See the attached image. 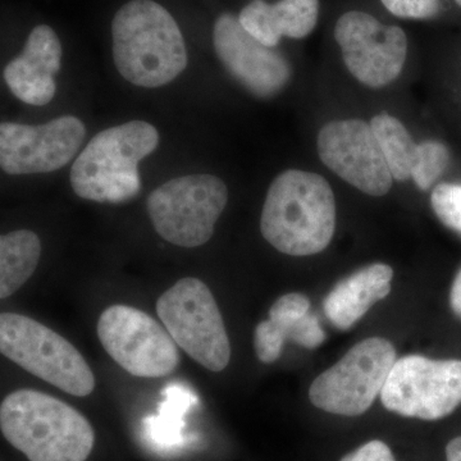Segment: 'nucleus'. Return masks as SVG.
Wrapping results in <instances>:
<instances>
[{
	"label": "nucleus",
	"mask_w": 461,
	"mask_h": 461,
	"mask_svg": "<svg viewBox=\"0 0 461 461\" xmlns=\"http://www.w3.org/2000/svg\"><path fill=\"white\" fill-rule=\"evenodd\" d=\"M98 336L109 357L135 377H166L180 364L177 344L166 327L133 306L105 309L98 321Z\"/></svg>",
	"instance_id": "1a4fd4ad"
},
{
	"label": "nucleus",
	"mask_w": 461,
	"mask_h": 461,
	"mask_svg": "<svg viewBox=\"0 0 461 461\" xmlns=\"http://www.w3.org/2000/svg\"><path fill=\"white\" fill-rule=\"evenodd\" d=\"M450 304L454 313L461 318V268L457 272L450 291Z\"/></svg>",
	"instance_id": "a878e982"
},
{
	"label": "nucleus",
	"mask_w": 461,
	"mask_h": 461,
	"mask_svg": "<svg viewBox=\"0 0 461 461\" xmlns=\"http://www.w3.org/2000/svg\"><path fill=\"white\" fill-rule=\"evenodd\" d=\"M371 127L393 180L406 181L411 178L418 145L405 126L397 118L384 113L373 117Z\"/></svg>",
	"instance_id": "6ab92c4d"
},
{
	"label": "nucleus",
	"mask_w": 461,
	"mask_h": 461,
	"mask_svg": "<svg viewBox=\"0 0 461 461\" xmlns=\"http://www.w3.org/2000/svg\"><path fill=\"white\" fill-rule=\"evenodd\" d=\"M335 230V195L321 176L290 169L272 182L260 230L273 248L287 256H314L329 247Z\"/></svg>",
	"instance_id": "f257e3e1"
},
{
	"label": "nucleus",
	"mask_w": 461,
	"mask_h": 461,
	"mask_svg": "<svg viewBox=\"0 0 461 461\" xmlns=\"http://www.w3.org/2000/svg\"><path fill=\"white\" fill-rule=\"evenodd\" d=\"M320 0H278L275 5L253 0L240 12L239 21L267 47H277L284 36L306 38L317 26Z\"/></svg>",
	"instance_id": "dca6fc26"
},
{
	"label": "nucleus",
	"mask_w": 461,
	"mask_h": 461,
	"mask_svg": "<svg viewBox=\"0 0 461 461\" xmlns=\"http://www.w3.org/2000/svg\"><path fill=\"white\" fill-rule=\"evenodd\" d=\"M229 202L221 178L206 173L166 182L148 198V213L158 235L176 247L198 248L213 236Z\"/></svg>",
	"instance_id": "423d86ee"
},
{
	"label": "nucleus",
	"mask_w": 461,
	"mask_h": 461,
	"mask_svg": "<svg viewBox=\"0 0 461 461\" xmlns=\"http://www.w3.org/2000/svg\"><path fill=\"white\" fill-rule=\"evenodd\" d=\"M311 312V300L304 294L293 293L281 296L269 311V327L282 341H288L294 326Z\"/></svg>",
	"instance_id": "412c9836"
},
{
	"label": "nucleus",
	"mask_w": 461,
	"mask_h": 461,
	"mask_svg": "<svg viewBox=\"0 0 461 461\" xmlns=\"http://www.w3.org/2000/svg\"><path fill=\"white\" fill-rule=\"evenodd\" d=\"M159 144L153 124L131 121L111 127L91 139L69 173L78 198L120 203L135 198L141 190L139 163Z\"/></svg>",
	"instance_id": "20e7f679"
},
{
	"label": "nucleus",
	"mask_w": 461,
	"mask_h": 461,
	"mask_svg": "<svg viewBox=\"0 0 461 461\" xmlns=\"http://www.w3.org/2000/svg\"><path fill=\"white\" fill-rule=\"evenodd\" d=\"M455 2H456V3H457V5H460V7H461V0H455Z\"/></svg>",
	"instance_id": "cd10ccee"
},
{
	"label": "nucleus",
	"mask_w": 461,
	"mask_h": 461,
	"mask_svg": "<svg viewBox=\"0 0 461 461\" xmlns=\"http://www.w3.org/2000/svg\"><path fill=\"white\" fill-rule=\"evenodd\" d=\"M213 45L224 68L259 98L275 95L290 80L286 58L250 35L233 14H221L215 21Z\"/></svg>",
	"instance_id": "4468645a"
},
{
	"label": "nucleus",
	"mask_w": 461,
	"mask_h": 461,
	"mask_svg": "<svg viewBox=\"0 0 461 461\" xmlns=\"http://www.w3.org/2000/svg\"><path fill=\"white\" fill-rule=\"evenodd\" d=\"M41 242L35 232L18 230L0 238V297L7 299L20 290L36 271Z\"/></svg>",
	"instance_id": "a211bd4d"
},
{
	"label": "nucleus",
	"mask_w": 461,
	"mask_h": 461,
	"mask_svg": "<svg viewBox=\"0 0 461 461\" xmlns=\"http://www.w3.org/2000/svg\"><path fill=\"white\" fill-rule=\"evenodd\" d=\"M114 65L136 86L160 87L180 76L187 51L180 27L154 0H131L112 23Z\"/></svg>",
	"instance_id": "f03ea898"
},
{
	"label": "nucleus",
	"mask_w": 461,
	"mask_h": 461,
	"mask_svg": "<svg viewBox=\"0 0 461 461\" xmlns=\"http://www.w3.org/2000/svg\"><path fill=\"white\" fill-rule=\"evenodd\" d=\"M317 147L321 162L362 193L384 196L393 187V175L371 123L333 121L321 130Z\"/></svg>",
	"instance_id": "ddd939ff"
},
{
	"label": "nucleus",
	"mask_w": 461,
	"mask_h": 461,
	"mask_svg": "<svg viewBox=\"0 0 461 461\" xmlns=\"http://www.w3.org/2000/svg\"><path fill=\"white\" fill-rule=\"evenodd\" d=\"M86 129L74 115L41 126L0 124V166L8 175H32L62 168L84 142Z\"/></svg>",
	"instance_id": "f8f14e48"
},
{
	"label": "nucleus",
	"mask_w": 461,
	"mask_h": 461,
	"mask_svg": "<svg viewBox=\"0 0 461 461\" xmlns=\"http://www.w3.org/2000/svg\"><path fill=\"white\" fill-rule=\"evenodd\" d=\"M393 271L390 266L375 263L336 285L324 300V313L339 330H348L379 300L391 293Z\"/></svg>",
	"instance_id": "f3484780"
},
{
	"label": "nucleus",
	"mask_w": 461,
	"mask_h": 461,
	"mask_svg": "<svg viewBox=\"0 0 461 461\" xmlns=\"http://www.w3.org/2000/svg\"><path fill=\"white\" fill-rule=\"evenodd\" d=\"M163 326L189 357L212 372L229 366L230 345L222 314L204 282L185 277L157 302Z\"/></svg>",
	"instance_id": "0eeeda50"
},
{
	"label": "nucleus",
	"mask_w": 461,
	"mask_h": 461,
	"mask_svg": "<svg viewBox=\"0 0 461 461\" xmlns=\"http://www.w3.org/2000/svg\"><path fill=\"white\" fill-rule=\"evenodd\" d=\"M335 38L348 71L366 86H386L402 74L408 39L399 26L384 25L371 14L351 11L339 18Z\"/></svg>",
	"instance_id": "9b49d317"
},
{
	"label": "nucleus",
	"mask_w": 461,
	"mask_h": 461,
	"mask_svg": "<svg viewBox=\"0 0 461 461\" xmlns=\"http://www.w3.org/2000/svg\"><path fill=\"white\" fill-rule=\"evenodd\" d=\"M390 14L400 18L427 20L435 17L441 7V0H381Z\"/></svg>",
	"instance_id": "5701e85b"
},
{
	"label": "nucleus",
	"mask_w": 461,
	"mask_h": 461,
	"mask_svg": "<svg viewBox=\"0 0 461 461\" xmlns=\"http://www.w3.org/2000/svg\"><path fill=\"white\" fill-rule=\"evenodd\" d=\"M396 360L395 348L388 339H363L314 379L309 399L318 409L330 414H363L381 395Z\"/></svg>",
	"instance_id": "6e6552de"
},
{
	"label": "nucleus",
	"mask_w": 461,
	"mask_h": 461,
	"mask_svg": "<svg viewBox=\"0 0 461 461\" xmlns=\"http://www.w3.org/2000/svg\"><path fill=\"white\" fill-rule=\"evenodd\" d=\"M450 151L439 141H424L418 145L417 158L412 167L411 178L421 190L430 186L447 168Z\"/></svg>",
	"instance_id": "aec40b11"
},
{
	"label": "nucleus",
	"mask_w": 461,
	"mask_h": 461,
	"mask_svg": "<svg viewBox=\"0 0 461 461\" xmlns=\"http://www.w3.org/2000/svg\"><path fill=\"white\" fill-rule=\"evenodd\" d=\"M326 335L321 330V321L317 315L309 312L304 318H302L288 336V341L295 342L296 345L305 348H315L323 344Z\"/></svg>",
	"instance_id": "b1692460"
},
{
	"label": "nucleus",
	"mask_w": 461,
	"mask_h": 461,
	"mask_svg": "<svg viewBox=\"0 0 461 461\" xmlns=\"http://www.w3.org/2000/svg\"><path fill=\"white\" fill-rule=\"evenodd\" d=\"M446 461H461V436L455 437L446 446Z\"/></svg>",
	"instance_id": "bb28decb"
},
{
	"label": "nucleus",
	"mask_w": 461,
	"mask_h": 461,
	"mask_svg": "<svg viewBox=\"0 0 461 461\" xmlns=\"http://www.w3.org/2000/svg\"><path fill=\"white\" fill-rule=\"evenodd\" d=\"M0 351L21 368L72 396H89L95 375L68 339L32 318L0 315Z\"/></svg>",
	"instance_id": "39448f33"
},
{
	"label": "nucleus",
	"mask_w": 461,
	"mask_h": 461,
	"mask_svg": "<svg viewBox=\"0 0 461 461\" xmlns=\"http://www.w3.org/2000/svg\"><path fill=\"white\" fill-rule=\"evenodd\" d=\"M0 429L30 461H86L95 444V432L80 411L41 391L5 396Z\"/></svg>",
	"instance_id": "7ed1b4c3"
},
{
	"label": "nucleus",
	"mask_w": 461,
	"mask_h": 461,
	"mask_svg": "<svg viewBox=\"0 0 461 461\" xmlns=\"http://www.w3.org/2000/svg\"><path fill=\"white\" fill-rule=\"evenodd\" d=\"M60 60L62 45L57 33L50 26H36L23 53L5 66V84L26 104H48L56 95L54 76L59 72Z\"/></svg>",
	"instance_id": "2eb2a0df"
},
{
	"label": "nucleus",
	"mask_w": 461,
	"mask_h": 461,
	"mask_svg": "<svg viewBox=\"0 0 461 461\" xmlns=\"http://www.w3.org/2000/svg\"><path fill=\"white\" fill-rule=\"evenodd\" d=\"M430 204L438 220L461 235V185H438L430 196Z\"/></svg>",
	"instance_id": "4be33fe9"
},
{
	"label": "nucleus",
	"mask_w": 461,
	"mask_h": 461,
	"mask_svg": "<svg viewBox=\"0 0 461 461\" xmlns=\"http://www.w3.org/2000/svg\"><path fill=\"white\" fill-rule=\"evenodd\" d=\"M339 461H396L393 457V451L384 442L379 439L366 442L357 447V450L351 451L350 454L345 455Z\"/></svg>",
	"instance_id": "393cba45"
},
{
	"label": "nucleus",
	"mask_w": 461,
	"mask_h": 461,
	"mask_svg": "<svg viewBox=\"0 0 461 461\" xmlns=\"http://www.w3.org/2000/svg\"><path fill=\"white\" fill-rule=\"evenodd\" d=\"M381 400L387 411L402 417L442 420L461 405V360L421 355L397 359Z\"/></svg>",
	"instance_id": "9d476101"
}]
</instances>
